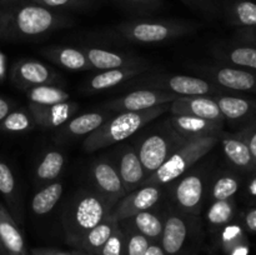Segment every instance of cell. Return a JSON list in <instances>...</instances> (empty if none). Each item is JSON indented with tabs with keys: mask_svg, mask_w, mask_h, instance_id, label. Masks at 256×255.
I'll list each match as a JSON object with an SVG mask.
<instances>
[{
	"mask_svg": "<svg viewBox=\"0 0 256 255\" xmlns=\"http://www.w3.org/2000/svg\"><path fill=\"white\" fill-rule=\"evenodd\" d=\"M70 24L69 18L42 5L26 2L0 9V39H39Z\"/></svg>",
	"mask_w": 256,
	"mask_h": 255,
	"instance_id": "obj_1",
	"label": "cell"
},
{
	"mask_svg": "<svg viewBox=\"0 0 256 255\" xmlns=\"http://www.w3.org/2000/svg\"><path fill=\"white\" fill-rule=\"evenodd\" d=\"M168 112H170V102L140 112H119L116 116L108 119L99 129L88 135L82 146L88 152H92L116 144L134 135L145 125Z\"/></svg>",
	"mask_w": 256,
	"mask_h": 255,
	"instance_id": "obj_2",
	"label": "cell"
},
{
	"mask_svg": "<svg viewBox=\"0 0 256 255\" xmlns=\"http://www.w3.org/2000/svg\"><path fill=\"white\" fill-rule=\"evenodd\" d=\"M109 214L106 204L98 192H80L66 204L62 214V226L68 242L78 246L82 236Z\"/></svg>",
	"mask_w": 256,
	"mask_h": 255,
	"instance_id": "obj_3",
	"label": "cell"
},
{
	"mask_svg": "<svg viewBox=\"0 0 256 255\" xmlns=\"http://www.w3.org/2000/svg\"><path fill=\"white\" fill-rule=\"evenodd\" d=\"M199 29L194 22L176 19H135L118 24L114 34L139 44H159L189 35Z\"/></svg>",
	"mask_w": 256,
	"mask_h": 255,
	"instance_id": "obj_4",
	"label": "cell"
},
{
	"mask_svg": "<svg viewBox=\"0 0 256 255\" xmlns=\"http://www.w3.org/2000/svg\"><path fill=\"white\" fill-rule=\"evenodd\" d=\"M218 142H220V134L188 139L156 172L144 180L142 186V185L162 186L174 182L178 178L182 176L195 162L212 152Z\"/></svg>",
	"mask_w": 256,
	"mask_h": 255,
	"instance_id": "obj_5",
	"label": "cell"
},
{
	"mask_svg": "<svg viewBox=\"0 0 256 255\" xmlns=\"http://www.w3.org/2000/svg\"><path fill=\"white\" fill-rule=\"evenodd\" d=\"M132 85L145 88V89L162 90V92L176 94L179 96H195V95L216 96L224 92L204 78L190 76V75L152 74L140 78V79L134 78Z\"/></svg>",
	"mask_w": 256,
	"mask_h": 255,
	"instance_id": "obj_6",
	"label": "cell"
},
{
	"mask_svg": "<svg viewBox=\"0 0 256 255\" xmlns=\"http://www.w3.org/2000/svg\"><path fill=\"white\" fill-rule=\"evenodd\" d=\"M186 140L174 130L170 122L169 128L148 135L136 150L148 176L156 172Z\"/></svg>",
	"mask_w": 256,
	"mask_h": 255,
	"instance_id": "obj_7",
	"label": "cell"
},
{
	"mask_svg": "<svg viewBox=\"0 0 256 255\" xmlns=\"http://www.w3.org/2000/svg\"><path fill=\"white\" fill-rule=\"evenodd\" d=\"M202 76L226 92L256 94V72L218 62L215 65L194 68Z\"/></svg>",
	"mask_w": 256,
	"mask_h": 255,
	"instance_id": "obj_8",
	"label": "cell"
},
{
	"mask_svg": "<svg viewBox=\"0 0 256 255\" xmlns=\"http://www.w3.org/2000/svg\"><path fill=\"white\" fill-rule=\"evenodd\" d=\"M179 95L162 92L156 89H138L130 92L124 96L108 102L105 104L108 110H114L118 112H140L156 108L159 105L169 104L176 100Z\"/></svg>",
	"mask_w": 256,
	"mask_h": 255,
	"instance_id": "obj_9",
	"label": "cell"
},
{
	"mask_svg": "<svg viewBox=\"0 0 256 255\" xmlns=\"http://www.w3.org/2000/svg\"><path fill=\"white\" fill-rule=\"evenodd\" d=\"M92 174L98 194L102 198L109 212L126 195L118 169L106 160H98L92 164Z\"/></svg>",
	"mask_w": 256,
	"mask_h": 255,
	"instance_id": "obj_10",
	"label": "cell"
},
{
	"mask_svg": "<svg viewBox=\"0 0 256 255\" xmlns=\"http://www.w3.org/2000/svg\"><path fill=\"white\" fill-rule=\"evenodd\" d=\"M162 198V189L156 185H142L134 192L125 195L114 209L110 212L109 216L116 222L130 219L138 212L150 210Z\"/></svg>",
	"mask_w": 256,
	"mask_h": 255,
	"instance_id": "obj_11",
	"label": "cell"
},
{
	"mask_svg": "<svg viewBox=\"0 0 256 255\" xmlns=\"http://www.w3.org/2000/svg\"><path fill=\"white\" fill-rule=\"evenodd\" d=\"M170 112L225 122L216 100L214 99V96H208V95L179 96L176 100L170 102Z\"/></svg>",
	"mask_w": 256,
	"mask_h": 255,
	"instance_id": "obj_12",
	"label": "cell"
},
{
	"mask_svg": "<svg viewBox=\"0 0 256 255\" xmlns=\"http://www.w3.org/2000/svg\"><path fill=\"white\" fill-rule=\"evenodd\" d=\"M225 122L244 125L256 119V98L235 94H220L214 96Z\"/></svg>",
	"mask_w": 256,
	"mask_h": 255,
	"instance_id": "obj_13",
	"label": "cell"
},
{
	"mask_svg": "<svg viewBox=\"0 0 256 255\" xmlns=\"http://www.w3.org/2000/svg\"><path fill=\"white\" fill-rule=\"evenodd\" d=\"M12 79L22 89H29L39 85H52L58 82L59 76L42 62L22 60L12 68Z\"/></svg>",
	"mask_w": 256,
	"mask_h": 255,
	"instance_id": "obj_14",
	"label": "cell"
},
{
	"mask_svg": "<svg viewBox=\"0 0 256 255\" xmlns=\"http://www.w3.org/2000/svg\"><path fill=\"white\" fill-rule=\"evenodd\" d=\"M204 179L199 172H189L174 188V199L180 209L186 212H198L204 199Z\"/></svg>",
	"mask_w": 256,
	"mask_h": 255,
	"instance_id": "obj_15",
	"label": "cell"
},
{
	"mask_svg": "<svg viewBox=\"0 0 256 255\" xmlns=\"http://www.w3.org/2000/svg\"><path fill=\"white\" fill-rule=\"evenodd\" d=\"M78 104L72 102H64L54 105H38L30 102L29 112L34 122L45 129H54L62 126L76 112Z\"/></svg>",
	"mask_w": 256,
	"mask_h": 255,
	"instance_id": "obj_16",
	"label": "cell"
},
{
	"mask_svg": "<svg viewBox=\"0 0 256 255\" xmlns=\"http://www.w3.org/2000/svg\"><path fill=\"white\" fill-rule=\"evenodd\" d=\"M169 122L174 130L186 139L222 134L224 126V122H214L192 115L172 114Z\"/></svg>",
	"mask_w": 256,
	"mask_h": 255,
	"instance_id": "obj_17",
	"label": "cell"
},
{
	"mask_svg": "<svg viewBox=\"0 0 256 255\" xmlns=\"http://www.w3.org/2000/svg\"><path fill=\"white\" fill-rule=\"evenodd\" d=\"M214 55L222 64L256 72V45L239 42L222 44L215 48Z\"/></svg>",
	"mask_w": 256,
	"mask_h": 255,
	"instance_id": "obj_18",
	"label": "cell"
},
{
	"mask_svg": "<svg viewBox=\"0 0 256 255\" xmlns=\"http://www.w3.org/2000/svg\"><path fill=\"white\" fill-rule=\"evenodd\" d=\"M116 169L126 194L142 186L148 178L138 152L132 146H125L122 149Z\"/></svg>",
	"mask_w": 256,
	"mask_h": 255,
	"instance_id": "obj_19",
	"label": "cell"
},
{
	"mask_svg": "<svg viewBox=\"0 0 256 255\" xmlns=\"http://www.w3.org/2000/svg\"><path fill=\"white\" fill-rule=\"evenodd\" d=\"M222 152L230 164L238 170L245 172H252L256 170V162L250 152L246 142L235 132V134H220Z\"/></svg>",
	"mask_w": 256,
	"mask_h": 255,
	"instance_id": "obj_20",
	"label": "cell"
},
{
	"mask_svg": "<svg viewBox=\"0 0 256 255\" xmlns=\"http://www.w3.org/2000/svg\"><path fill=\"white\" fill-rule=\"evenodd\" d=\"M189 238V224L179 214H170L162 228V244L166 255H179Z\"/></svg>",
	"mask_w": 256,
	"mask_h": 255,
	"instance_id": "obj_21",
	"label": "cell"
},
{
	"mask_svg": "<svg viewBox=\"0 0 256 255\" xmlns=\"http://www.w3.org/2000/svg\"><path fill=\"white\" fill-rule=\"evenodd\" d=\"M82 52L86 55L92 69L102 70V72L112 69H122V68L142 66V62L136 58L126 56V55L112 52V50L90 46L84 48Z\"/></svg>",
	"mask_w": 256,
	"mask_h": 255,
	"instance_id": "obj_22",
	"label": "cell"
},
{
	"mask_svg": "<svg viewBox=\"0 0 256 255\" xmlns=\"http://www.w3.org/2000/svg\"><path fill=\"white\" fill-rule=\"evenodd\" d=\"M222 18L240 29L256 28V0H222Z\"/></svg>",
	"mask_w": 256,
	"mask_h": 255,
	"instance_id": "obj_23",
	"label": "cell"
},
{
	"mask_svg": "<svg viewBox=\"0 0 256 255\" xmlns=\"http://www.w3.org/2000/svg\"><path fill=\"white\" fill-rule=\"evenodd\" d=\"M40 52L50 62L68 70L82 72V70L92 69L82 49L72 46H50L45 48Z\"/></svg>",
	"mask_w": 256,
	"mask_h": 255,
	"instance_id": "obj_24",
	"label": "cell"
},
{
	"mask_svg": "<svg viewBox=\"0 0 256 255\" xmlns=\"http://www.w3.org/2000/svg\"><path fill=\"white\" fill-rule=\"evenodd\" d=\"M0 244L9 255H28L24 238L5 206L0 204Z\"/></svg>",
	"mask_w": 256,
	"mask_h": 255,
	"instance_id": "obj_25",
	"label": "cell"
},
{
	"mask_svg": "<svg viewBox=\"0 0 256 255\" xmlns=\"http://www.w3.org/2000/svg\"><path fill=\"white\" fill-rule=\"evenodd\" d=\"M149 70L146 66H134V68H122V69H112L104 70L99 74L94 75L89 80L86 85L88 92H102V90L112 89V88L120 85L122 82L129 79H134L138 75L142 74Z\"/></svg>",
	"mask_w": 256,
	"mask_h": 255,
	"instance_id": "obj_26",
	"label": "cell"
},
{
	"mask_svg": "<svg viewBox=\"0 0 256 255\" xmlns=\"http://www.w3.org/2000/svg\"><path fill=\"white\" fill-rule=\"evenodd\" d=\"M108 119L109 118H108L106 112H92L78 115L62 125V130H60V136L74 138L84 136V135L88 136L95 130L99 129Z\"/></svg>",
	"mask_w": 256,
	"mask_h": 255,
	"instance_id": "obj_27",
	"label": "cell"
},
{
	"mask_svg": "<svg viewBox=\"0 0 256 255\" xmlns=\"http://www.w3.org/2000/svg\"><path fill=\"white\" fill-rule=\"evenodd\" d=\"M116 226H119V222H116V220H114L112 216L108 215L100 224L92 228V230H89L82 236L78 246L84 249L85 252L98 255L102 245L106 242V240L109 239L110 235H112V232H114Z\"/></svg>",
	"mask_w": 256,
	"mask_h": 255,
	"instance_id": "obj_28",
	"label": "cell"
},
{
	"mask_svg": "<svg viewBox=\"0 0 256 255\" xmlns=\"http://www.w3.org/2000/svg\"><path fill=\"white\" fill-rule=\"evenodd\" d=\"M130 220L132 222V229L146 236L150 242H160L164 228V222L160 219V216L146 210L138 212L136 215L130 218Z\"/></svg>",
	"mask_w": 256,
	"mask_h": 255,
	"instance_id": "obj_29",
	"label": "cell"
},
{
	"mask_svg": "<svg viewBox=\"0 0 256 255\" xmlns=\"http://www.w3.org/2000/svg\"><path fill=\"white\" fill-rule=\"evenodd\" d=\"M26 96L30 102L38 105H54L69 102L70 94L55 85H39L26 89Z\"/></svg>",
	"mask_w": 256,
	"mask_h": 255,
	"instance_id": "obj_30",
	"label": "cell"
},
{
	"mask_svg": "<svg viewBox=\"0 0 256 255\" xmlns=\"http://www.w3.org/2000/svg\"><path fill=\"white\" fill-rule=\"evenodd\" d=\"M62 195V182H52L38 192L32 200V210L36 215H45L54 209Z\"/></svg>",
	"mask_w": 256,
	"mask_h": 255,
	"instance_id": "obj_31",
	"label": "cell"
},
{
	"mask_svg": "<svg viewBox=\"0 0 256 255\" xmlns=\"http://www.w3.org/2000/svg\"><path fill=\"white\" fill-rule=\"evenodd\" d=\"M64 155L60 152H48L38 164L36 178L42 182H50L58 178L64 166Z\"/></svg>",
	"mask_w": 256,
	"mask_h": 255,
	"instance_id": "obj_32",
	"label": "cell"
},
{
	"mask_svg": "<svg viewBox=\"0 0 256 255\" xmlns=\"http://www.w3.org/2000/svg\"><path fill=\"white\" fill-rule=\"evenodd\" d=\"M235 205L232 199L215 200L206 212V220L212 226H224L232 222Z\"/></svg>",
	"mask_w": 256,
	"mask_h": 255,
	"instance_id": "obj_33",
	"label": "cell"
},
{
	"mask_svg": "<svg viewBox=\"0 0 256 255\" xmlns=\"http://www.w3.org/2000/svg\"><path fill=\"white\" fill-rule=\"evenodd\" d=\"M240 189V179L234 174H222L215 180L212 188V200H229L232 199Z\"/></svg>",
	"mask_w": 256,
	"mask_h": 255,
	"instance_id": "obj_34",
	"label": "cell"
},
{
	"mask_svg": "<svg viewBox=\"0 0 256 255\" xmlns=\"http://www.w3.org/2000/svg\"><path fill=\"white\" fill-rule=\"evenodd\" d=\"M185 6L208 20L222 18V0H180Z\"/></svg>",
	"mask_w": 256,
	"mask_h": 255,
	"instance_id": "obj_35",
	"label": "cell"
},
{
	"mask_svg": "<svg viewBox=\"0 0 256 255\" xmlns=\"http://www.w3.org/2000/svg\"><path fill=\"white\" fill-rule=\"evenodd\" d=\"M32 115L25 112H10L4 119L0 122V130L6 132H28L32 128Z\"/></svg>",
	"mask_w": 256,
	"mask_h": 255,
	"instance_id": "obj_36",
	"label": "cell"
},
{
	"mask_svg": "<svg viewBox=\"0 0 256 255\" xmlns=\"http://www.w3.org/2000/svg\"><path fill=\"white\" fill-rule=\"evenodd\" d=\"M222 245L228 254H230L236 248L246 245V239L242 226L235 224L226 225L222 232Z\"/></svg>",
	"mask_w": 256,
	"mask_h": 255,
	"instance_id": "obj_37",
	"label": "cell"
},
{
	"mask_svg": "<svg viewBox=\"0 0 256 255\" xmlns=\"http://www.w3.org/2000/svg\"><path fill=\"white\" fill-rule=\"evenodd\" d=\"M120 6L138 15H148L162 9V0H115Z\"/></svg>",
	"mask_w": 256,
	"mask_h": 255,
	"instance_id": "obj_38",
	"label": "cell"
},
{
	"mask_svg": "<svg viewBox=\"0 0 256 255\" xmlns=\"http://www.w3.org/2000/svg\"><path fill=\"white\" fill-rule=\"evenodd\" d=\"M150 242H152L146 236L132 229L128 234L125 232L124 255H144Z\"/></svg>",
	"mask_w": 256,
	"mask_h": 255,
	"instance_id": "obj_39",
	"label": "cell"
},
{
	"mask_svg": "<svg viewBox=\"0 0 256 255\" xmlns=\"http://www.w3.org/2000/svg\"><path fill=\"white\" fill-rule=\"evenodd\" d=\"M15 178L12 169L6 162L0 159V192L9 204H12L15 199Z\"/></svg>",
	"mask_w": 256,
	"mask_h": 255,
	"instance_id": "obj_40",
	"label": "cell"
},
{
	"mask_svg": "<svg viewBox=\"0 0 256 255\" xmlns=\"http://www.w3.org/2000/svg\"><path fill=\"white\" fill-rule=\"evenodd\" d=\"M125 232L120 226L115 228L98 255H124Z\"/></svg>",
	"mask_w": 256,
	"mask_h": 255,
	"instance_id": "obj_41",
	"label": "cell"
},
{
	"mask_svg": "<svg viewBox=\"0 0 256 255\" xmlns=\"http://www.w3.org/2000/svg\"><path fill=\"white\" fill-rule=\"evenodd\" d=\"M30 2L56 12L60 9H80L86 6L89 0H30Z\"/></svg>",
	"mask_w": 256,
	"mask_h": 255,
	"instance_id": "obj_42",
	"label": "cell"
},
{
	"mask_svg": "<svg viewBox=\"0 0 256 255\" xmlns=\"http://www.w3.org/2000/svg\"><path fill=\"white\" fill-rule=\"evenodd\" d=\"M236 134L246 142L256 162V119L244 125Z\"/></svg>",
	"mask_w": 256,
	"mask_h": 255,
	"instance_id": "obj_43",
	"label": "cell"
},
{
	"mask_svg": "<svg viewBox=\"0 0 256 255\" xmlns=\"http://www.w3.org/2000/svg\"><path fill=\"white\" fill-rule=\"evenodd\" d=\"M235 42L256 45V28H254V29L238 30L236 36H235Z\"/></svg>",
	"mask_w": 256,
	"mask_h": 255,
	"instance_id": "obj_44",
	"label": "cell"
},
{
	"mask_svg": "<svg viewBox=\"0 0 256 255\" xmlns=\"http://www.w3.org/2000/svg\"><path fill=\"white\" fill-rule=\"evenodd\" d=\"M244 222L250 232H256V208H252L245 212Z\"/></svg>",
	"mask_w": 256,
	"mask_h": 255,
	"instance_id": "obj_45",
	"label": "cell"
},
{
	"mask_svg": "<svg viewBox=\"0 0 256 255\" xmlns=\"http://www.w3.org/2000/svg\"><path fill=\"white\" fill-rule=\"evenodd\" d=\"M144 255H166L165 254L164 249H162V244L160 242H150V245L148 246L146 252H144Z\"/></svg>",
	"mask_w": 256,
	"mask_h": 255,
	"instance_id": "obj_46",
	"label": "cell"
},
{
	"mask_svg": "<svg viewBox=\"0 0 256 255\" xmlns=\"http://www.w3.org/2000/svg\"><path fill=\"white\" fill-rule=\"evenodd\" d=\"M10 112H12V105H10V102H8L6 99L0 96V122H2Z\"/></svg>",
	"mask_w": 256,
	"mask_h": 255,
	"instance_id": "obj_47",
	"label": "cell"
},
{
	"mask_svg": "<svg viewBox=\"0 0 256 255\" xmlns=\"http://www.w3.org/2000/svg\"><path fill=\"white\" fill-rule=\"evenodd\" d=\"M32 255H72L68 252H59V250H52V249H35L32 250Z\"/></svg>",
	"mask_w": 256,
	"mask_h": 255,
	"instance_id": "obj_48",
	"label": "cell"
},
{
	"mask_svg": "<svg viewBox=\"0 0 256 255\" xmlns=\"http://www.w3.org/2000/svg\"><path fill=\"white\" fill-rule=\"evenodd\" d=\"M252 179L249 180V184H248V194L252 198L256 199V170L252 172Z\"/></svg>",
	"mask_w": 256,
	"mask_h": 255,
	"instance_id": "obj_49",
	"label": "cell"
},
{
	"mask_svg": "<svg viewBox=\"0 0 256 255\" xmlns=\"http://www.w3.org/2000/svg\"><path fill=\"white\" fill-rule=\"evenodd\" d=\"M248 252L249 250H248L246 245H242V246H239L235 250H232L229 255H248Z\"/></svg>",
	"mask_w": 256,
	"mask_h": 255,
	"instance_id": "obj_50",
	"label": "cell"
},
{
	"mask_svg": "<svg viewBox=\"0 0 256 255\" xmlns=\"http://www.w3.org/2000/svg\"><path fill=\"white\" fill-rule=\"evenodd\" d=\"M18 0H0L2 4H10V2H16Z\"/></svg>",
	"mask_w": 256,
	"mask_h": 255,
	"instance_id": "obj_51",
	"label": "cell"
},
{
	"mask_svg": "<svg viewBox=\"0 0 256 255\" xmlns=\"http://www.w3.org/2000/svg\"><path fill=\"white\" fill-rule=\"evenodd\" d=\"M0 250H2V244H0Z\"/></svg>",
	"mask_w": 256,
	"mask_h": 255,
	"instance_id": "obj_52",
	"label": "cell"
},
{
	"mask_svg": "<svg viewBox=\"0 0 256 255\" xmlns=\"http://www.w3.org/2000/svg\"><path fill=\"white\" fill-rule=\"evenodd\" d=\"M78 255H80V254H78Z\"/></svg>",
	"mask_w": 256,
	"mask_h": 255,
	"instance_id": "obj_53",
	"label": "cell"
}]
</instances>
